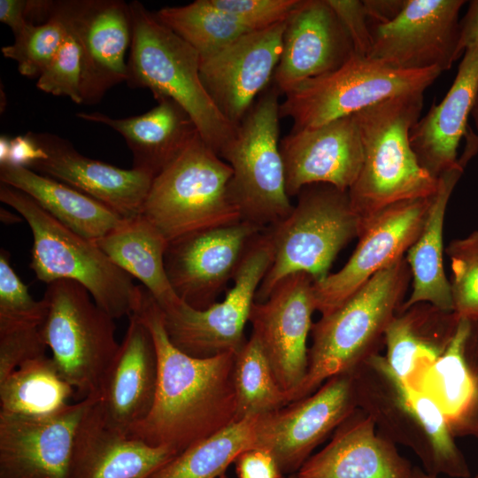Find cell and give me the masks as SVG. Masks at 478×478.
Wrapping results in <instances>:
<instances>
[{
    "instance_id": "obj_19",
    "label": "cell",
    "mask_w": 478,
    "mask_h": 478,
    "mask_svg": "<svg viewBox=\"0 0 478 478\" xmlns=\"http://www.w3.org/2000/svg\"><path fill=\"white\" fill-rule=\"evenodd\" d=\"M96 398L46 417L0 412V478H70L77 429Z\"/></svg>"
},
{
    "instance_id": "obj_25",
    "label": "cell",
    "mask_w": 478,
    "mask_h": 478,
    "mask_svg": "<svg viewBox=\"0 0 478 478\" xmlns=\"http://www.w3.org/2000/svg\"><path fill=\"white\" fill-rule=\"evenodd\" d=\"M478 92V45L467 49L445 96L433 104L410 130V143L421 166L432 176L455 166L458 148L468 133V118Z\"/></svg>"
},
{
    "instance_id": "obj_37",
    "label": "cell",
    "mask_w": 478,
    "mask_h": 478,
    "mask_svg": "<svg viewBox=\"0 0 478 478\" xmlns=\"http://www.w3.org/2000/svg\"><path fill=\"white\" fill-rule=\"evenodd\" d=\"M233 382L238 420L249 416L264 415L289 404L260 343L253 335L235 354Z\"/></svg>"
},
{
    "instance_id": "obj_9",
    "label": "cell",
    "mask_w": 478,
    "mask_h": 478,
    "mask_svg": "<svg viewBox=\"0 0 478 478\" xmlns=\"http://www.w3.org/2000/svg\"><path fill=\"white\" fill-rule=\"evenodd\" d=\"M47 285L43 298L48 310L40 327L42 339L60 374L73 388L75 398L98 397L120 348L114 319L79 282L58 280Z\"/></svg>"
},
{
    "instance_id": "obj_31",
    "label": "cell",
    "mask_w": 478,
    "mask_h": 478,
    "mask_svg": "<svg viewBox=\"0 0 478 478\" xmlns=\"http://www.w3.org/2000/svg\"><path fill=\"white\" fill-rule=\"evenodd\" d=\"M0 181L26 193L58 222L91 241L123 219L96 199L28 167L0 165Z\"/></svg>"
},
{
    "instance_id": "obj_24",
    "label": "cell",
    "mask_w": 478,
    "mask_h": 478,
    "mask_svg": "<svg viewBox=\"0 0 478 478\" xmlns=\"http://www.w3.org/2000/svg\"><path fill=\"white\" fill-rule=\"evenodd\" d=\"M374 418L357 409L330 442L296 473L298 478H409L412 466L394 442L376 431Z\"/></svg>"
},
{
    "instance_id": "obj_51",
    "label": "cell",
    "mask_w": 478,
    "mask_h": 478,
    "mask_svg": "<svg viewBox=\"0 0 478 478\" xmlns=\"http://www.w3.org/2000/svg\"><path fill=\"white\" fill-rule=\"evenodd\" d=\"M409 478H439L438 476L431 475L426 473L423 469L419 466H413L412 474Z\"/></svg>"
},
{
    "instance_id": "obj_1",
    "label": "cell",
    "mask_w": 478,
    "mask_h": 478,
    "mask_svg": "<svg viewBox=\"0 0 478 478\" xmlns=\"http://www.w3.org/2000/svg\"><path fill=\"white\" fill-rule=\"evenodd\" d=\"M134 313L152 336L158 379L152 407L129 436L180 453L238 421L235 353L199 358L180 351L168 338L161 308L143 286Z\"/></svg>"
},
{
    "instance_id": "obj_16",
    "label": "cell",
    "mask_w": 478,
    "mask_h": 478,
    "mask_svg": "<svg viewBox=\"0 0 478 478\" xmlns=\"http://www.w3.org/2000/svg\"><path fill=\"white\" fill-rule=\"evenodd\" d=\"M313 279L305 273L283 279L263 302H254L249 321L289 402L308 370L307 338L316 311Z\"/></svg>"
},
{
    "instance_id": "obj_40",
    "label": "cell",
    "mask_w": 478,
    "mask_h": 478,
    "mask_svg": "<svg viewBox=\"0 0 478 478\" xmlns=\"http://www.w3.org/2000/svg\"><path fill=\"white\" fill-rule=\"evenodd\" d=\"M48 304L42 297L35 300L27 287L13 270L10 254L0 251V333L20 328H40L43 323Z\"/></svg>"
},
{
    "instance_id": "obj_23",
    "label": "cell",
    "mask_w": 478,
    "mask_h": 478,
    "mask_svg": "<svg viewBox=\"0 0 478 478\" xmlns=\"http://www.w3.org/2000/svg\"><path fill=\"white\" fill-rule=\"evenodd\" d=\"M158 361L154 342L142 320L128 317L126 334L103 379L96 400L110 428L129 436L150 412L156 394Z\"/></svg>"
},
{
    "instance_id": "obj_42",
    "label": "cell",
    "mask_w": 478,
    "mask_h": 478,
    "mask_svg": "<svg viewBox=\"0 0 478 478\" xmlns=\"http://www.w3.org/2000/svg\"><path fill=\"white\" fill-rule=\"evenodd\" d=\"M249 31L267 29L286 22L301 0H210Z\"/></svg>"
},
{
    "instance_id": "obj_18",
    "label": "cell",
    "mask_w": 478,
    "mask_h": 478,
    "mask_svg": "<svg viewBox=\"0 0 478 478\" xmlns=\"http://www.w3.org/2000/svg\"><path fill=\"white\" fill-rule=\"evenodd\" d=\"M286 22L246 33L216 53L200 58V76L207 93L235 126L273 80Z\"/></svg>"
},
{
    "instance_id": "obj_11",
    "label": "cell",
    "mask_w": 478,
    "mask_h": 478,
    "mask_svg": "<svg viewBox=\"0 0 478 478\" xmlns=\"http://www.w3.org/2000/svg\"><path fill=\"white\" fill-rule=\"evenodd\" d=\"M272 260L271 243L263 230L251 242L234 277V285L221 302L197 310L181 300L169 309H161L171 343L194 358L236 354L247 341L244 328Z\"/></svg>"
},
{
    "instance_id": "obj_5",
    "label": "cell",
    "mask_w": 478,
    "mask_h": 478,
    "mask_svg": "<svg viewBox=\"0 0 478 478\" xmlns=\"http://www.w3.org/2000/svg\"><path fill=\"white\" fill-rule=\"evenodd\" d=\"M0 200L14 209L33 235L30 268L50 284L70 280L81 284L96 304L114 320L135 312L141 286L117 266L94 243L72 231L26 193L0 183Z\"/></svg>"
},
{
    "instance_id": "obj_10",
    "label": "cell",
    "mask_w": 478,
    "mask_h": 478,
    "mask_svg": "<svg viewBox=\"0 0 478 478\" xmlns=\"http://www.w3.org/2000/svg\"><path fill=\"white\" fill-rule=\"evenodd\" d=\"M441 73L437 68L396 69L354 54L338 69L286 93L280 116L293 121L292 130L317 127L393 96L424 92Z\"/></svg>"
},
{
    "instance_id": "obj_53",
    "label": "cell",
    "mask_w": 478,
    "mask_h": 478,
    "mask_svg": "<svg viewBox=\"0 0 478 478\" xmlns=\"http://www.w3.org/2000/svg\"><path fill=\"white\" fill-rule=\"evenodd\" d=\"M288 478H298L297 474H290Z\"/></svg>"
},
{
    "instance_id": "obj_55",
    "label": "cell",
    "mask_w": 478,
    "mask_h": 478,
    "mask_svg": "<svg viewBox=\"0 0 478 478\" xmlns=\"http://www.w3.org/2000/svg\"><path fill=\"white\" fill-rule=\"evenodd\" d=\"M474 435L478 436V428L476 429Z\"/></svg>"
},
{
    "instance_id": "obj_28",
    "label": "cell",
    "mask_w": 478,
    "mask_h": 478,
    "mask_svg": "<svg viewBox=\"0 0 478 478\" xmlns=\"http://www.w3.org/2000/svg\"><path fill=\"white\" fill-rule=\"evenodd\" d=\"M476 322L459 319L441 356L418 377L413 389L429 397L447 418L454 436L474 434L478 412V375L468 359Z\"/></svg>"
},
{
    "instance_id": "obj_34",
    "label": "cell",
    "mask_w": 478,
    "mask_h": 478,
    "mask_svg": "<svg viewBox=\"0 0 478 478\" xmlns=\"http://www.w3.org/2000/svg\"><path fill=\"white\" fill-rule=\"evenodd\" d=\"M258 419L246 417L191 445L150 478H218L243 451L257 448Z\"/></svg>"
},
{
    "instance_id": "obj_8",
    "label": "cell",
    "mask_w": 478,
    "mask_h": 478,
    "mask_svg": "<svg viewBox=\"0 0 478 478\" xmlns=\"http://www.w3.org/2000/svg\"><path fill=\"white\" fill-rule=\"evenodd\" d=\"M280 94L274 84L263 91L220 155L232 169L228 189L242 221L263 229L284 219L294 206L280 150Z\"/></svg>"
},
{
    "instance_id": "obj_13",
    "label": "cell",
    "mask_w": 478,
    "mask_h": 478,
    "mask_svg": "<svg viewBox=\"0 0 478 478\" xmlns=\"http://www.w3.org/2000/svg\"><path fill=\"white\" fill-rule=\"evenodd\" d=\"M58 18L76 40L81 56L82 104L99 102L127 81V49L131 42L129 4L120 0L47 1L46 20Z\"/></svg>"
},
{
    "instance_id": "obj_46",
    "label": "cell",
    "mask_w": 478,
    "mask_h": 478,
    "mask_svg": "<svg viewBox=\"0 0 478 478\" xmlns=\"http://www.w3.org/2000/svg\"><path fill=\"white\" fill-rule=\"evenodd\" d=\"M46 158L47 153L33 138L30 132L25 135H17L11 138V149L7 164L30 167L36 161Z\"/></svg>"
},
{
    "instance_id": "obj_39",
    "label": "cell",
    "mask_w": 478,
    "mask_h": 478,
    "mask_svg": "<svg viewBox=\"0 0 478 478\" xmlns=\"http://www.w3.org/2000/svg\"><path fill=\"white\" fill-rule=\"evenodd\" d=\"M451 262L452 312L478 322V230L453 240L446 249Z\"/></svg>"
},
{
    "instance_id": "obj_15",
    "label": "cell",
    "mask_w": 478,
    "mask_h": 478,
    "mask_svg": "<svg viewBox=\"0 0 478 478\" xmlns=\"http://www.w3.org/2000/svg\"><path fill=\"white\" fill-rule=\"evenodd\" d=\"M432 197L394 204L365 223L347 263L313 283L316 311L321 315L334 312L373 276L403 258L421 232Z\"/></svg>"
},
{
    "instance_id": "obj_17",
    "label": "cell",
    "mask_w": 478,
    "mask_h": 478,
    "mask_svg": "<svg viewBox=\"0 0 478 478\" xmlns=\"http://www.w3.org/2000/svg\"><path fill=\"white\" fill-rule=\"evenodd\" d=\"M263 230L240 221L169 242L165 268L176 296L197 310L216 303L228 281L234 280L251 242Z\"/></svg>"
},
{
    "instance_id": "obj_27",
    "label": "cell",
    "mask_w": 478,
    "mask_h": 478,
    "mask_svg": "<svg viewBox=\"0 0 478 478\" xmlns=\"http://www.w3.org/2000/svg\"><path fill=\"white\" fill-rule=\"evenodd\" d=\"M77 116L120 134L132 152L133 168L154 177L199 134L187 112L167 98L158 100V104L143 114L127 118H112L101 112H80Z\"/></svg>"
},
{
    "instance_id": "obj_22",
    "label": "cell",
    "mask_w": 478,
    "mask_h": 478,
    "mask_svg": "<svg viewBox=\"0 0 478 478\" xmlns=\"http://www.w3.org/2000/svg\"><path fill=\"white\" fill-rule=\"evenodd\" d=\"M30 134L45 150L47 158L28 168L69 185L123 219L143 214L154 178L152 174L85 157L70 142L52 134Z\"/></svg>"
},
{
    "instance_id": "obj_38",
    "label": "cell",
    "mask_w": 478,
    "mask_h": 478,
    "mask_svg": "<svg viewBox=\"0 0 478 478\" xmlns=\"http://www.w3.org/2000/svg\"><path fill=\"white\" fill-rule=\"evenodd\" d=\"M67 31L62 22L50 16L42 24L30 23L15 36L12 44L1 49L3 55L17 62L23 76L39 77L59 50Z\"/></svg>"
},
{
    "instance_id": "obj_32",
    "label": "cell",
    "mask_w": 478,
    "mask_h": 478,
    "mask_svg": "<svg viewBox=\"0 0 478 478\" xmlns=\"http://www.w3.org/2000/svg\"><path fill=\"white\" fill-rule=\"evenodd\" d=\"M94 243L117 266L138 279L162 310L181 301L165 268L168 242L144 215L122 219Z\"/></svg>"
},
{
    "instance_id": "obj_3",
    "label": "cell",
    "mask_w": 478,
    "mask_h": 478,
    "mask_svg": "<svg viewBox=\"0 0 478 478\" xmlns=\"http://www.w3.org/2000/svg\"><path fill=\"white\" fill-rule=\"evenodd\" d=\"M129 4L131 42L127 82L171 99L194 121L203 141L219 156L234 139L237 126L220 112L200 76L198 53L163 24L140 1Z\"/></svg>"
},
{
    "instance_id": "obj_20",
    "label": "cell",
    "mask_w": 478,
    "mask_h": 478,
    "mask_svg": "<svg viewBox=\"0 0 478 478\" xmlns=\"http://www.w3.org/2000/svg\"><path fill=\"white\" fill-rule=\"evenodd\" d=\"M289 197L312 184L348 191L363 163V147L354 114L322 126L291 132L280 141Z\"/></svg>"
},
{
    "instance_id": "obj_56",
    "label": "cell",
    "mask_w": 478,
    "mask_h": 478,
    "mask_svg": "<svg viewBox=\"0 0 478 478\" xmlns=\"http://www.w3.org/2000/svg\"><path fill=\"white\" fill-rule=\"evenodd\" d=\"M475 478H478V474H477V475L475 476Z\"/></svg>"
},
{
    "instance_id": "obj_47",
    "label": "cell",
    "mask_w": 478,
    "mask_h": 478,
    "mask_svg": "<svg viewBox=\"0 0 478 478\" xmlns=\"http://www.w3.org/2000/svg\"><path fill=\"white\" fill-rule=\"evenodd\" d=\"M476 45H478V0H472L459 21L458 58H462L467 49Z\"/></svg>"
},
{
    "instance_id": "obj_12",
    "label": "cell",
    "mask_w": 478,
    "mask_h": 478,
    "mask_svg": "<svg viewBox=\"0 0 478 478\" xmlns=\"http://www.w3.org/2000/svg\"><path fill=\"white\" fill-rule=\"evenodd\" d=\"M358 408L355 372L334 376L311 395L258 416L257 448L268 451L281 472L292 474Z\"/></svg>"
},
{
    "instance_id": "obj_26",
    "label": "cell",
    "mask_w": 478,
    "mask_h": 478,
    "mask_svg": "<svg viewBox=\"0 0 478 478\" xmlns=\"http://www.w3.org/2000/svg\"><path fill=\"white\" fill-rule=\"evenodd\" d=\"M96 400L78 427L70 478H150L178 454L112 430L104 423Z\"/></svg>"
},
{
    "instance_id": "obj_52",
    "label": "cell",
    "mask_w": 478,
    "mask_h": 478,
    "mask_svg": "<svg viewBox=\"0 0 478 478\" xmlns=\"http://www.w3.org/2000/svg\"><path fill=\"white\" fill-rule=\"evenodd\" d=\"M471 117L474 120V126H475L476 130L478 132V92H477L476 98H475V101H474V106H473V109H472ZM477 135H478V134H477Z\"/></svg>"
},
{
    "instance_id": "obj_41",
    "label": "cell",
    "mask_w": 478,
    "mask_h": 478,
    "mask_svg": "<svg viewBox=\"0 0 478 478\" xmlns=\"http://www.w3.org/2000/svg\"><path fill=\"white\" fill-rule=\"evenodd\" d=\"M36 87L45 93L82 104L81 50L68 32L57 54L38 77Z\"/></svg>"
},
{
    "instance_id": "obj_48",
    "label": "cell",
    "mask_w": 478,
    "mask_h": 478,
    "mask_svg": "<svg viewBox=\"0 0 478 478\" xmlns=\"http://www.w3.org/2000/svg\"><path fill=\"white\" fill-rule=\"evenodd\" d=\"M27 0H0V20L14 34H20L30 22L27 16Z\"/></svg>"
},
{
    "instance_id": "obj_54",
    "label": "cell",
    "mask_w": 478,
    "mask_h": 478,
    "mask_svg": "<svg viewBox=\"0 0 478 478\" xmlns=\"http://www.w3.org/2000/svg\"><path fill=\"white\" fill-rule=\"evenodd\" d=\"M218 478H228V476L226 474V473H224L223 474H221Z\"/></svg>"
},
{
    "instance_id": "obj_45",
    "label": "cell",
    "mask_w": 478,
    "mask_h": 478,
    "mask_svg": "<svg viewBox=\"0 0 478 478\" xmlns=\"http://www.w3.org/2000/svg\"><path fill=\"white\" fill-rule=\"evenodd\" d=\"M235 464L238 478H283L274 456L262 448L243 451Z\"/></svg>"
},
{
    "instance_id": "obj_6",
    "label": "cell",
    "mask_w": 478,
    "mask_h": 478,
    "mask_svg": "<svg viewBox=\"0 0 478 478\" xmlns=\"http://www.w3.org/2000/svg\"><path fill=\"white\" fill-rule=\"evenodd\" d=\"M290 213L266 227L273 251L272 264L256 294L268 298L286 277L305 273L314 282L329 275L338 253L361 231L348 191L328 184L306 186L297 194Z\"/></svg>"
},
{
    "instance_id": "obj_7",
    "label": "cell",
    "mask_w": 478,
    "mask_h": 478,
    "mask_svg": "<svg viewBox=\"0 0 478 478\" xmlns=\"http://www.w3.org/2000/svg\"><path fill=\"white\" fill-rule=\"evenodd\" d=\"M230 166L197 135L151 182L144 215L171 242L242 221L229 193Z\"/></svg>"
},
{
    "instance_id": "obj_2",
    "label": "cell",
    "mask_w": 478,
    "mask_h": 478,
    "mask_svg": "<svg viewBox=\"0 0 478 478\" xmlns=\"http://www.w3.org/2000/svg\"><path fill=\"white\" fill-rule=\"evenodd\" d=\"M423 93L393 96L354 114L363 163L348 194L361 229L385 208L431 197L437 189L438 180L421 166L409 138L420 118Z\"/></svg>"
},
{
    "instance_id": "obj_35",
    "label": "cell",
    "mask_w": 478,
    "mask_h": 478,
    "mask_svg": "<svg viewBox=\"0 0 478 478\" xmlns=\"http://www.w3.org/2000/svg\"><path fill=\"white\" fill-rule=\"evenodd\" d=\"M385 367L424 438L428 460L423 470L435 476L444 474L454 478L470 477L466 460L455 443L453 431L442 410L429 397L406 385L387 366Z\"/></svg>"
},
{
    "instance_id": "obj_29",
    "label": "cell",
    "mask_w": 478,
    "mask_h": 478,
    "mask_svg": "<svg viewBox=\"0 0 478 478\" xmlns=\"http://www.w3.org/2000/svg\"><path fill=\"white\" fill-rule=\"evenodd\" d=\"M468 161L460 156L458 164L441 174L420 235L405 257L412 278V290L398 312L420 303L452 312L450 281L443 263L444 216L451 193Z\"/></svg>"
},
{
    "instance_id": "obj_43",
    "label": "cell",
    "mask_w": 478,
    "mask_h": 478,
    "mask_svg": "<svg viewBox=\"0 0 478 478\" xmlns=\"http://www.w3.org/2000/svg\"><path fill=\"white\" fill-rule=\"evenodd\" d=\"M47 348L40 328L0 333V380L22 363L46 355Z\"/></svg>"
},
{
    "instance_id": "obj_30",
    "label": "cell",
    "mask_w": 478,
    "mask_h": 478,
    "mask_svg": "<svg viewBox=\"0 0 478 478\" xmlns=\"http://www.w3.org/2000/svg\"><path fill=\"white\" fill-rule=\"evenodd\" d=\"M459 319L453 312L420 303L399 312L384 335L389 370L413 388L420 374L443 352L455 331Z\"/></svg>"
},
{
    "instance_id": "obj_50",
    "label": "cell",
    "mask_w": 478,
    "mask_h": 478,
    "mask_svg": "<svg viewBox=\"0 0 478 478\" xmlns=\"http://www.w3.org/2000/svg\"><path fill=\"white\" fill-rule=\"evenodd\" d=\"M0 219L4 224H13L21 220L20 217L3 208L0 209Z\"/></svg>"
},
{
    "instance_id": "obj_21",
    "label": "cell",
    "mask_w": 478,
    "mask_h": 478,
    "mask_svg": "<svg viewBox=\"0 0 478 478\" xmlns=\"http://www.w3.org/2000/svg\"><path fill=\"white\" fill-rule=\"evenodd\" d=\"M355 54L353 42L327 0H301L286 22L273 81L284 95L333 72Z\"/></svg>"
},
{
    "instance_id": "obj_44",
    "label": "cell",
    "mask_w": 478,
    "mask_h": 478,
    "mask_svg": "<svg viewBox=\"0 0 478 478\" xmlns=\"http://www.w3.org/2000/svg\"><path fill=\"white\" fill-rule=\"evenodd\" d=\"M327 1L349 34L355 54L367 57L372 45V24L364 1Z\"/></svg>"
},
{
    "instance_id": "obj_33",
    "label": "cell",
    "mask_w": 478,
    "mask_h": 478,
    "mask_svg": "<svg viewBox=\"0 0 478 478\" xmlns=\"http://www.w3.org/2000/svg\"><path fill=\"white\" fill-rule=\"evenodd\" d=\"M75 394L47 355L22 363L0 380V412L27 418L55 415Z\"/></svg>"
},
{
    "instance_id": "obj_14",
    "label": "cell",
    "mask_w": 478,
    "mask_h": 478,
    "mask_svg": "<svg viewBox=\"0 0 478 478\" xmlns=\"http://www.w3.org/2000/svg\"><path fill=\"white\" fill-rule=\"evenodd\" d=\"M464 0H405L389 21L372 27L368 58L401 70H449L458 58Z\"/></svg>"
},
{
    "instance_id": "obj_4",
    "label": "cell",
    "mask_w": 478,
    "mask_h": 478,
    "mask_svg": "<svg viewBox=\"0 0 478 478\" xmlns=\"http://www.w3.org/2000/svg\"><path fill=\"white\" fill-rule=\"evenodd\" d=\"M411 277L403 257L312 323L307 374L292 402L311 395L334 376L355 372L376 354V346L403 304Z\"/></svg>"
},
{
    "instance_id": "obj_36",
    "label": "cell",
    "mask_w": 478,
    "mask_h": 478,
    "mask_svg": "<svg viewBox=\"0 0 478 478\" xmlns=\"http://www.w3.org/2000/svg\"><path fill=\"white\" fill-rule=\"evenodd\" d=\"M155 14L190 45L200 58L216 53L238 37L251 32L214 7L210 0H196L182 6L164 7Z\"/></svg>"
},
{
    "instance_id": "obj_49",
    "label": "cell",
    "mask_w": 478,
    "mask_h": 478,
    "mask_svg": "<svg viewBox=\"0 0 478 478\" xmlns=\"http://www.w3.org/2000/svg\"><path fill=\"white\" fill-rule=\"evenodd\" d=\"M11 149V138L1 135L0 137V165L7 164Z\"/></svg>"
}]
</instances>
